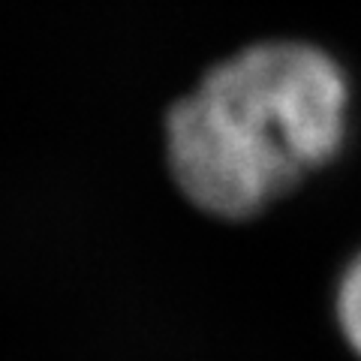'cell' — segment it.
Instances as JSON below:
<instances>
[{
  "mask_svg": "<svg viewBox=\"0 0 361 361\" xmlns=\"http://www.w3.org/2000/svg\"><path fill=\"white\" fill-rule=\"evenodd\" d=\"M349 85L307 42H259L217 63L166 121L169 169L196 208L244 220L341 151Z\"/></svg>",
  "mask_w": 361,
  "mask_h": 361,
  "instance_id": "cell-1",
  "label": "cell"
},
{
  "mask_svg": "<svg viewBox=\"0 0 361 361\" xmlns=\"http://www.w3.org/2000/svg\"><path fill=\"white\" fill-rule=\"evenodd\" d=\"M337 319L346 341L361 355V256L343 271L341 289H337Z\"/></svg>",
  "mask_w": 361,
  "mask_h": 361,
  "instance_id": "cell-2",
  "label": "cell"
}]
</instances>
